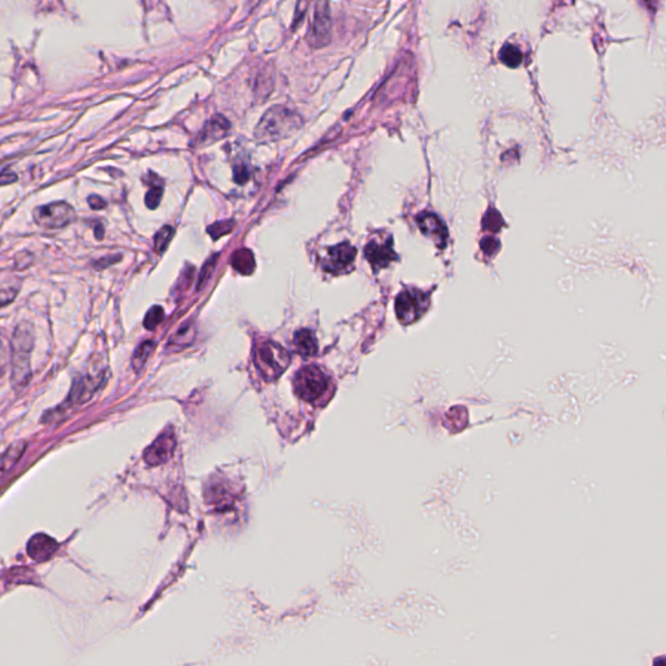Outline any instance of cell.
Instances as JSON below:
<instances>
[{"label":"cell","mask_w":666,"mask_h":666,"mask_svg":"<svg viewBox=\"0 0 666 666\" xmlns=\"http://www.w3.org/2000/svg\"><path fill=\"white\" fill-rule=\"evenodd\" d=\"M34 346L33 325L23 322L17 325L12 342H11V368H12V385L16 390L23 389L32 379L30 356Z\"/></svg>","instance_id":"cell-1"},{"label":"cell","mask_w":666,"mask_h":666,"mask_svg":"<svg viewBox=\"0 0 666 666\" xmlns=\"http://www.w3.org/2000/svg\"><path fill=\"white\" fill-rule=\"evenodd\" d=\"M302 127L301 116L286 106L271 107L255 129V138L261 142H275L295 135Z\"/></svg>","instance_id":"cell-2"},{"label":"cell","mask_w":666,"mask_h":666,"mask_svg":"<svg viewBox=\"0 0 666 666\" xmlns=\"http://www.w3.org/2000/svg\"><path fill=\"white\" fill-rule=\"evenodd\" d=\"M290 354L276 342H261L255 349V366L264 380L278 379L290 365Z\"/></svg>","instance_id":"cell-3"},{"label":"cell","mask_w":666,"mask_h":666,"mask_svg":"<svg viewBox=\"0 0 666 666\" xmlns=\"http://www.w3.org/2000/svg\"><path fill=\"white\" fill-rule=\"evenodd\" d=\"M294 388L302 400L314 402L327 392L328 379L317 366H307L295 375Z\"/></svg>","instance_id":"cell-4"},{"label":"cell","mask_w":666,"mask_h":666,"mask_svg":"<svg viewBox=\"0 0 666 666\" xmlns=\"http://www.w3.org/2000/svg\"><path fill=\"white\" fill-rule=\"evenodd\" d=\"M74 208L67 202H54L34 210V222L43 230H62L76 220Z\"/></svg>","instance_id":"cell-5"},{"label":"cell","mask_w":666,"mask_h":666,"mask_svg":"<svg viewBox=\"0 0 666 666\" xmlns=\"http://www.w3.org/2000/svg\"><path fill=\"white\" fill-rule=\"evenodd\" d=\"M103 381V370H98L94 367L89 373L81 375L76 378L73 384H72L71 392L67 397L65 402L57 409L60 410H67L72 406L76 405L85 404L96 393V389L99 388L101 383Z\"/></svg>","instance_id":"cell-6"},{"label":"cell","mask_w":666,"mask_h":666,"mask_svg":"<svg viewBox=\"0 0 666 666\" xmlns=\"http://www.w3.org/2000/svg\"><path fill=\"white\" fill-rule=\"evenodd\" d=\"M429 309V297L418 289H406L396 298V314L401 323L410 324Z\"/></svg>","instance_id":"cell-7"},{"label":"cell","mask_w":666,"mask_h":666,"mask_svg":"<svg viewBox=\"0 0 666 666\" xmlns=\"http://www.w3.org/2000/svg\"><path fill=\"white\" fill-rule=\"evenodd\" d=\"M331 25L332 23L329 15V4L325 1L317 3L314 21L309 33V42L312 47H323L329 42Z\"/></svg>","instance_id":"cell-8"},{"label":"cell","mask_w":666,"mask_h":666,"mask_svg":"<svg viewBox=\"0 0 666 666\" xmlns=\"http://www.w3.org/2000/svg\"><path fill=\"white\" fill-rule=\"evenodd\" d=\"M357 255L356 247L349 242H342L340 245L332 246L327 252L324 259V270L332 273H342L349 270Z\"/></svg>","instance_id":"cell-9"},{"label":"cell","mask_w":666,"mask_h":666,"mask_svg":"<svg viewBox=\"0 0 666 666\" xmlns=\"http://www.w3.org/2000/svg\"><path fill=\"white\" fill-rule=\"evenodd\" d=\"M176 440L174 434L171 432L164 434L146 449L145 461L151 466L166 463V461H169V458L174 456Z\"/></svg>","instance_id":"cell-10"},{"label":"cell","mask_w":666,"mask_h":666,"mask_svg":"<svg viewBox=\"0 0 666 666\" xmlns=\"http://www.w3.org/2000/svg\"><path fill=\"white\" fill-rule=\"evenodd\" d=\"M365 255L373 270L388 267L397 258L396 253L392 249V241H387L385 244L371 241L365 247Z\"/></svg>","instance_id":"cell-11"},{"label":"cell","mask_w":666,"mask_h":666,"mask_svg":"<svg viewBox=\"0 0 666 666\" xmlns=\"http://www.w3.org/2000/svg\"><path fill=\"white\" fill-rule=\"evenodd\" d=\"M59 544L46 534H37L28 543V555L34 561H46L55 553Z\"/></svg>","instance_id":"cell-12"},{"label":"cell","mask_w":666,"mask_h":666,"mask_svg":"<svg viewBox=\"0 0 666 666\" xmlns=\"http://www.w3.org/2000/svg\"><path fill=\"white\" fill-rule=\"evenodd\" d=\"M230 129V124L228 120L222 116H215L206 124L205 129L199 135V146H208L211 143L218 142L222 138H224L228 130Z\"/></svg>","instance_id":"cell-13"},{"label":"cell","mask_w":666,"mask_h":666,"mask_svg":"<svg viewBox=\"0 0 666 666\" xmlns=\"http://www.w3.org/2000/svg\"><path fill=\"white\" fill-rule=\"evenodd\" d=\"M418 224H419V228L423 232V235L435 239L436 242H440L441 246L445 245L448 233L445 230L444 224L440 222V219L437 218L436 215L427 214V213L422 214L418 218Z\"/></svg>","instance_id":"cell-14"},{"label":"cell","mask_w":666,"mask_h":666,"mask_svg":"<svg viewBox=\"0 0 666 666\" xmlns=\"http://www.w3.org/2000/svg\"><path fill=\"white\" fill-rule=\"evenodd\" d=\"M294 345L297 351L303 357H311L317 354V339L314 333L309 329H301L294 334Z\"/></svg>","instance_id":"cell-15"},{"label":"cell","mask_w":666,"mask_h":666,"mask_svg":"<svg viewBox=\"0 0 666 666\" xmlns=\"http://www.w3.org/2000/svg\"><path fill=\"white\" fill-rule=\"evenodd\" d=\"M232 266L241 275H252L255 270L254 254L247 249H239L232 255Z\"/></svg>","instance_id":"cell-16"},{"label":"cell","mask_w":666,"mask_h":666,"mask_svg":"<svg viewBox=\"0 0 666 666\" xmlns=\"http://www.w3.org/2000/svg\"><path fill=\"white\" fill-rule=\"evenodd\" d=\"M25 448H26V445L24 443H17V444L12 445L9 451L6 452V454L3 456L1 462H0V468L6 471V470L13 468L17 461L20 460V457L23 456Z\"/></svg>","instance_id":"cell-17"},{"label":"cell","mask_w":666,"mask_h":666,"mask_svg":"<svg viewBox=\"0 0 666 666\" xmlns=\"http://www.w3.org/2000/svg\"><path fill=\"white\" fill-rule=\"evenodd\" d=\"M500 57H501L502 63L507 64L510 68H517L519 64L522 63V54L513 45L504 46V48L500 52Z\"/></svg>","instance_id":"cell-18"},{"label":"cell","mask_w":666,"mask_h":666,"mask_svg":"<svg viewBox=\"0 0 666 666\" xmlns=\"http://www.w3.org/2000/svg\"><path fill=\"white\" fill-rule=\"evenodd\" d=\"M154 348V344L150 342H143L142 345L135 350V357H133V368L135 371H140L142 368L147 358L150 357L151 351Z\"/></svg>","instance_id":"cell-19"},{"label":"cell","mask_w":666,"mask_h":666,"mask_svg":"<svg viewBox=\"0 0 666 666\" xmlns=\"http://www.w3.org/2000/svg\"><path fill=\"white\" fill-rule=\"evenodd\" d=\"M174 233H175V230L169 225H166L159 230L155 236V249L158 253H163L166 250V246L174 237Z\"/></svg>","instance_id":"cell-20"},{"label":"cell","mask_w":666,"mask_h":666,"mask_svg":"<svg viewBox=\"0 0 666 666\" xmlns=\"http://www.w3.org/2000/svg\"><path fill=\"white\" fill-rule=\"evenodd\" d=\"M164 319V310L162 309L160 306H154L149 310V312L146 314V317H145V322L143 324L147 328V329H155Z\"/></svg>","instance_id":"cell-21"},{"label":"cell","mask_w":666,"mask_h":666,"mask_svg":"<svg viewBox=\"0 0 666 666\" xmlns=\"http://www.w3.org/2000/svg\"><path fill=\"white\" fill-rule=\"evenodd\" d=\"M235 224H236V222H233V220H224V222H215L214 225H210V227H208L207 232H208V235L214 238V239H219V238L222 237V236L230 233L232 230H233V227H235Z\"/></svg>","instance_id":"cell-22"},{"label":"cell","mask_w":666,"mask_h":666,"mask_svg":"<svg viewBox=\"0 0 666 666\" xmlns=\"http://www.w3.org/2000/svg\"><path fill=\"white\" fill-rule=\"evenodd\" d=\"M483 225L485 230L499 232L500 228L502 227V218L497 211L488 210V213L484 216Z\"/></svg>","instance_id":"cell-23"},{"label":"cell","mask_w":666,"mask_h":666,"mask_svg":"<svg viewBox=\"0 0 666 666\" xmlns=\"http://www.w3.org/2000/svg\"><path fill=\"white\" fill-rule=\"evenodd\" d=\"M162 196H163V188L160 185L159 186H151L150 191H147V194L145 197L146 206L149 207L150 210L158 208L160 201H162Z\"/></svg>","instance_id":"cell-24"},{"label":"cell","mask_w":666,"mask_h":666,"mask_svg":"<svg viewBox=\"0 0 666 666\" xmlns=\"http://www.w3.org/2000/svg\"><path fill=\"white\" fill-rule=\"evenodd\" d=\"M233 175H235V181L239 184V185H242V184L247 183V180L250 177V172H249L247 166H244V164H238L233 169Z\"/></svg>","instance_id":"cell-25"},{"label":"cell","mask_w":666,"mask_h":666,"mask_svg":"<svg viewBox=\"0 0 666 666\" xmlns=\"http://www.w3.org/2000/svg\"><path fill=\"white\" fill-rule=\"evenodd\" d=\"M482 247H483L485 254H496L500 247L499 241H496L495 238L491 237L484 238V241L482 242Z\"/></svg>","instance_id":"cell-26"},{"label":"cell","mask_w":666,"mask_h":666,"mask_svg":"<svg viewBox=\"0 0 666 666\" xmlns=\"http://www.w3.org/2000/svg\"><path fill=\"white\" fill-rule=\"evenodd\" d=\"M88 203L93 210H103L107 207V202L99 196H90L88 198Z\"/></svg>","instance_id":"cell-27"},{"label":"cell","mask_w":666,"mask_h":666,"mask_svg":"<svg viewBox=\"0 0 666 666\" xmlns=\"http://www.w3.org/2000/svg\"><path fill=\"white\" fill-rule=\"evenodd\" d=\"M17 176L16 174L11 172L9 169H4L1 174H0V186L3 185H9V184L16 183Z\"/></svg>","instance_id":"cell-28"},{"label":"cell","mask_w":666,"mask_h":666,"mask_svg":"<svg viewBox=\"0 0 666 666\" xmlns=\"http://www.w3.org/2000/svg\"><path fill=\"white\" fill-rule=\"evenodd\" d=\"M6 363H7V350H6V346H4V342H3L1 337H0V373H3Z\"/></svg>","instance_id":"cell-29"},{"label":"cell","mask_w":666,"mask_h":666,"mask_svg":"<svg viewBox=\"0 0 666 666\" xmlns=\"http://www.w3.org/2000/svg\"><path fill=\"white\" fill-rule=\"evenodd\" d=\"M0 375H1V373H0Z\"/></svg>","instance_id":"cell-30"}]
</instances>
